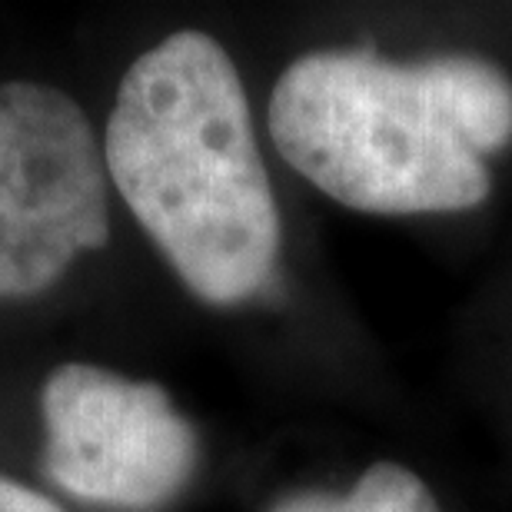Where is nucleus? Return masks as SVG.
I'll list each match as a JSON object with an SVG mask.
<instances>
[{"mask_svg":"<svg viewBox=\"0 0 512 512\" xmlns=\"http://www.w3.org/2000/svg\"><path fill=\"white\" fill-rule=\"evenodd\" d=\"M44 469L87 503L150 512L197 469V433L157 383L64 363L44 383Z\"/></svg>","mask_w":512,"mask_h":512,"instance_id":"20e7f679","label":"nucleus"},{"mask_svg":"<svg viewBox=\"0 0 512 512\" xmlns=\"http://www.w3.org/2000/svg\"><path fill=\"white\" fill-rule=\"evenodd\" d=\"M270 137L350 210H473L493 190L486 157L512 140V80L466 54L393 64L373 50H316L276 80Z\"/></svg>","mask_w":512,"mask_h":512,"instance_id":"f03ea898","label":"nucleus"},{"mask_svg":"<svg viewBox=\"0 0 512 512\" xmlns=\"http://www.w3.org/2000/svg\"><path fill=\"white\" fill-rule=\"evenodd\" d=\"M107 173L183 286L210 306L273 280L280 210L237 64L180 30L130 64L104 137Z\"/></svg>","mask_w":512,"mask_h":512,"instance_id":"f257e3e1","label":"nucleus"},{"mask_svg":"<svg viewBox=\"0 0 512 512\" xmlns=\"http://www.w3.org/2000/svg\"><path fill=\"white\" fill-rule=\"evenodd\" d=\"M107 160L64 90L0 84V300L50 290L110 240Z\"/></svg>","mask_w":512,"mask_h":512,"instance_id":"7ed1b4c3","label":"nucleus"},{"mask_svg":"<svg viewBox=\"0 0 512 512\" xmlns=\"http://www.w3.org/2000/svg\"><path fill=\"white\" fill-rule=\"evenodd\" d=\"M270 512H439V506L433 489L406 466L373 463L346 496L296 493Z\"/></svg>","mask_w":512,"mask_h":512,"instance_id":"39448f33","label":"nucleus"},{"mask_svg":"<svg viewBox=\"0 0 512 512\" xmlns=\"http://www.w3.org/2000/svg\"><path fill=\"white\" fill-rule=\"evenodd\" d=\"M0 512H64L54 499L0 476Z\"/></svg>","mask_w":512,"mask_h":512,"instance_id":"423d86ee","label":"nucleus"}]
</instances>
